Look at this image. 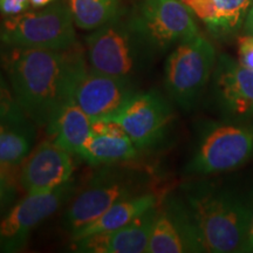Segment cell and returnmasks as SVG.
I'll list each match as a JSON object with an SVG mask.
<instances>
[{
  "instance_id": "obj_6",
  "label": "cell",
  "mask_w": 253,
  "mask_h": 253,
  "mask_svg": "<svg viewBox=\"0 0 253 253\" xmlns=\"http://www.w3.org/2000/svg\"><path fill=\"white\" fill-rule=\"evenodd\" d=\"M253 157V125L244 122H212L207 125L186 171L212 175L236 169Z\"/></svg>"
},
{
  "instance_id": "obj_15",
  "label": "cell",
  "mask_w": 253,
  "mask_h": 253,
  "mask_svg": "<svg viewBox=\"0 0 253 253\" xmlns=\"http://www.w3.org/2000/svg\"><path fill=\"white\" fill-rule=\"evenodd\" d=\"M137 154V148L118 122L99 120L91 122V135L80 157L91 166H112L129 162Z\"/></svg>"
},
{
  "instance_id": "obj_28",
  "label": "cell",
  "mask_w": 253,
  "mask_h": 253,
  "mask_svg": "<svg viewBox=\"0 0 253 253\" xmlns=\"http://www.w3.org/2000/svg\"><path fill=\"white\" fill-rule=\"evenodd\" d=\"M30 1L33 7L39 8V7H45V6L53 4V2L55 1H59V0H30Z\"/></svg>"
},
{
  "instance_id": "obj_14",
  "label": "cell",
  "mask_w": 253,
  "mask_h": 253,
  "mask_svg": "<svg viewBox=\"0 0 253 253\" xmlns=\"http://www.w3.org/2000/svg\"><path fill=\"white\" fill-rule=\"evenodd\" d=\"M157 207L149 209L120 229L72 239L73 251L81 253L147 252Z\"/></svg>"
},
{
  "instance_id": "obj_1",
  "label": "cell",
  "mask_w": 253,
  "mask_h": 253,
  "mask_svg": "<svg viewBox=\"0 0 253 253\" xmlns=\"http://www.w3.org/2000/svg\"><path fill=\"white\" fill-rule=\"evenodd\" d=\"M2 65L15 102L38 126H46L73 100L88 71L80 46L66 49L2 48Z\"/></svg>"
},
{
  "instance_id": "obj_24",
  "label": "cell",
  "mask_w": 253,
  "mask_h": 253,
  "mask_svg": "<svg viewBox=\"0 0 253 253\" xmlns=\"http://www.w3.org/2000/svg\"><path fill=\"white\" fill-rule=\"evenodd\" d=\"M15 198V188L4 175H0V213L11 205Z\"/></svg>"
},
{
  "instance_id": "obj_22",
  "label": "cell",
  "mask_w": 253,
  "mask_h": 253,
  "mask_svg": "<svg viewBox=\"0 0 253 253\" xmlns=\"http://www.w3.org/2000/svg\"><path fill=\"white\" fill-rule=\"evenodd\" d=\"M238 62L246 68L253 69V36L251 34L239 38Z\"/></svg>"
},
{
  "instance_id": "obj_10",
  "label": "cell",
  "mask_w": 253,
  "mask_h": 253,
  "mask_svg": "<svg viewBox=\"0 0 253 253\" xmlns=\"http://www.w3.org/2000/svg\"><path fill=\"white\" fill-rule=\"evenodd\" d=\"M173 113L156 90L136 91L113 120L122 126L138 151L156 147L166 137Z\"/></svg>"
},
{
  "instance_id": "obj_19",
  "label": "cell",
  "mask_w": 253,
  "mask_h": 253,
  "mask_svg": "<svg viewBox=\"0 0 253 253\" xmlns=\"http://www.w3.org/2000/svg\"><path fill=\"white\" fill-rule=\"evenodd\" d=\"M158 203L160 202H158L157 195L151 194V192H142L140 195L123 199L109 208L93 223L88 224L87 226L82 227L81 230L72 235V239L82 238V237L104 232V231L120 229L149 209L156 207Z\"/></svg>"
},
{
  "instance_id": "obj_13",
  "label": "cell",
  "mask_w": 253,
  "mask_h": 253,
  "mask_svg": "<svg viewBox=\"0 0 253 253\" xmlns=\"http://www.w3.org/2000/svg\"><path fill=\"white\" fill-rule=\"evenodd\" d=\"M213 94L227 115L245 118L253 114V69L229 55H220L213 71Z\"/></svg>"
},
{
  "instance_id": "obj_8",
  "label": "cell",
  "mask_w": 253,
  "mask_h": 253,
  "mask_svg": "<svg viewBox=\"0 0 253 253\" xmlns=\"http://www.w3.org/2000/svg\"><path fill=\"white\" fill-rule=\"evenodd\" d=\"M77 189L73 181L48 192L27 194L0 220V252L14 253L26 248L28 239L42 221L71 201Z\"/></svg>"
},
{
  "instance_id": "obj_23",
  "label": "cell",
  "mask_w": 253,
  "mask_h": 253,
  "mask_svg": "<svg viewBox=\"0 0 253 253\" xmlns=\"http://www.w3.org/2000/svg\"><path fill=\"white\" fill-rule=\"evenodd\" d=\"M31 6L30 0H0V14L13 17L27 12Z\"/></svg>"
},
{
  "instance_id": "obj_7",
  "label": "cell",
  "mask_w": 253,
  "mask_h": 253,
  "mask_svg": "<svg viewBox=\"0 0 253 253\" xmlns=\"http://www.w3.org/2000/svg\"><path fill=\"white\" fill-rule=\"evenodd\" d=\"M216 50L201 34L179 42L166 63L164 84L183 109L194 108L216 67Z\"/></svg>"
},
{
  "instance_id": "obj_5",
  "label": "cell",
  "mask_w": 253,
  "mask_h": 253,
  "mask_svg": "<svg viewBox=\"0 0 253 253\" xmlns=\"http://www.w3.org/2000/svg\"><path fill=\"white\" fill-rule=\"evenodd\" d=\"M74 20L67 2L55 1L42 9L6 17L0 21L2 48L66 49L77 45Z\"/></svg>"
},
{
  "instance_id": "obj_2",
  "label": "cell",
  "mask_w": 253,
  "mask_h": 253,
  "mask_svg": "<svg viewBox=\"0 0 253 253\" xmlns=\"http://www.w3.org/2000/svg\"><path fill=\"white\" fill-rule=\"evenodd\" d=\"M166 203L181 223L190 252H245L253 210L243 197L198 182Z\"/></svg>"
},
{
  "instance_id": "obj_25",
  "label": "cell",
  "mask_w": 253,
  "mask_h": 253,
  "mask_svg": "<svg viewBox=\"0 0 253 253\" xmlns=\"http://www.w3.org/2000/svg\"><path fill=\"white\" fill-rule=\"evenodd\" d=\"M15 103L12 89H9L7 82L5 81L4 75L0 71V113L7 110Z\"/></svg>"
},
{
  "instance_id": "obj_21",
  "label": "cell",
  "mask_w": 253,
  "mask_h": 253,
  "mask_svg": "<svg viewBox=\"0 0 253 253\" xmlns=\"http://www.w3.org/2000/svg\"><path fill=\"white\" fill-rule=\"evenodd\" d=\"M75 26L96 30L121 13L120 0H67Z\"/></svg>"
},
{
  "instance_id": "obj_4",
  "label": "cell",
  "mask_w": 253,
  "mask_h": 253,
  "mask_svg": "<svg viewBox=\"0 0 253 253\" xmlns=\"http://www.w3.org/2000/svg\"><path fill=\"white\" fill-rule=\"evenodd\" d=\"M144 177L130 168L102 166L73 195L65 214V226L71 236L93 223L123 199L143 192ZM77 192V191H75Z\"/></svg>"
},
{
  "instance_id": "obj_12",
  "label": "cell",
  "mask_w": 253,
  "mask_h": 253,
  "mask_svg": "<svg viewBox=\"0 0 253 253\" xmlns=\"http://www.w3.org/2000/svg\"><path fill=\"white\" fill-rule=\"evenodd\" d=\"M74 170L73 155L53 141L46 140L21 164L19 182L27 194L48 192L72 181Z\"/></svg>"
},
{
  "instance_id": "obj_18",
  "label": "cell",
  "mask_w": 253,
  "mask_h": 253,
  "mask_svg": "<svg viewBox=\"0 0 253 253\" xmlns=\"http://www.w3.org/2000/svg\"><path fill=\"white\" fill-rule=\"evenodd\" d=\"M49 140L72 155L80 156L91 135V121L74 100L68 101L46 126Z\"/></svg>"
},
{
  "instance_id": "obj_3",
  "label": "cell",
  "mask_w": 253,
  "mask_h": 253,
  "mask_svg": "<svg viewBox=\"0 0 253 253\" xmlns=\"http://www.w3.org/2000/svg\"><path fill=\"white\" fill-rule=\"evenodd\" d=\"M87 60L91 71L135 81L149 61L151 48L130 13L114 18L86 39Z\"/></svg>"
},
{
  "instance_id": "obj_9",
  "label": "cell",
  "mask_w": 253,
  "mask_h": 253,
  "mask_svg": "<svg viewBox=\"0 0 253 253\" xmlns=\"http://www.w3.org/2000/svg\"><path fill=\"white\" fill-rule=\"evenodd\" d=\"M192 12L179 0H140L131 19L154 52L198 36Z\"/></svg>"
},
{
  "instance_id": "obj_16",
  "label": "cell",
  "mask_w": 253,
  "mask_h": 253,
  "mask_svg": "<svg viewBox=\"0 0 253 253\" xmlns=\"http://www.w3.org/2000/svg\"><path fill=\"white\" fill-rule=\"evenodd\" d=\"M36 126L17 102L0 113V171L24 163L36 141Z\"/></svg>"
},
{
  "instance_id": "obj_27",
  "label": "cell",
  "mask_w": 253,
  "mask_h": 253,
  "mask_svg": "<svg viewBox=\"0 0 253 253\" xmlns=\"http://www.w3.org/2000/svg\"><path fill=\"white\" fill-rule=\"evenodd\" d=\"M245 252H253V217L251 220V225H250L248 240H246Z\"/></svg>"
},
{
  "instance_id": "obj_26",
  "label": "cell",
  "mask_w": 253,
  "mask_h": 253,
  "mask_svg": "<svg viewBox=\"0 0 253 253\" xmlns=\"http://www.w3.org/2000/svg\"><path fill=\"white\" fill-rule=\"evenodd\" d=\"M244 30L248 34L253 36V4L250 8L248 15H246L245 21H244Z\"/></svg>"
},
{
  "instance_id": "obj_17",
  "label": "cell",
  "mask_w": 253,
  "mask_h": 253,
  "mask_svg": "<svg viewBox=\"0 0 253 253\" xmlns=\"http://www.w3.org/2000/svg\"><path fill=\"white\" fill-rule=\"evenodd\" d=\"M214 36H229L244 24L253 0H182Z\"/></svg>"
},
{
  "instance_id": "obj_11",
  "label": "cell",
  "mask_w": 253,
  "mask_h": 253,
  "mask_svg": "<svg viewBox=\"0 0 253 253\" xmlns=\"http://www.w3.org/2000/svg\"><path fill=\"white\" fill-rule=\"evenodd\" d=\"M136 91L134 81L89 68L79 81L73 100L91 122L113 120Z\"/></svg>"
},
{
  "instance_id": "obj_20",
  "label": "cell",
  "mask_w": 253,
  "mask_h": 253,
  "mask_svg": "<svg viewBox=\"0 0 253 253\" xmlns=\"http://www.w3.org/2000/svg\"><path fill=\"white\" fill-rule=\"evenodd\" d=\"M147 252L182 253L190 252L184 231L175 213L166 202L160 203L155 216Z\"/></svg>"
}]
</instances>
